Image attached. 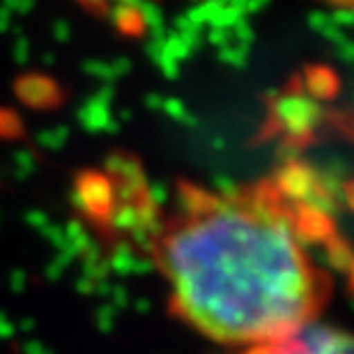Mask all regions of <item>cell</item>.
I'll list each match as a JSON object with an SVG mask.
<instances>
[{"label":"cell","instance_id":"2","mask_svg":"<svg viewBox=\"0 0 354 354\" xmlns=\"http://www.w3.org/2000/svg\"><path fill=\"white\" fill-rule=\"evenodd\" d=\"M244 354H354V334L315 320Z\"/></svg>","mask_w":354,"mask_h":354},{"label":"cell","instance_id":"1","mask_svg":"<svg viewBox=\"0 0 354 354\" xmlns=\"http://www.w3.org/2000/svg\"><path fill=\"white\" fill-rule=\"evenodd\" d=\"M310 221L272 184L189 189L154 242L171 306L209 341L253 350L317 320L329 276Z\"/></svg>","mask_w":354,"mask_h":354}]
</instances>
